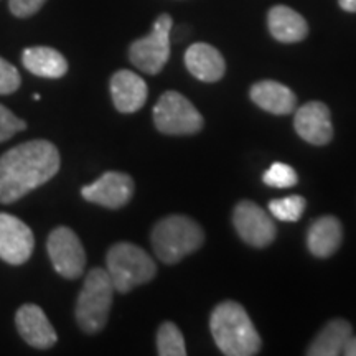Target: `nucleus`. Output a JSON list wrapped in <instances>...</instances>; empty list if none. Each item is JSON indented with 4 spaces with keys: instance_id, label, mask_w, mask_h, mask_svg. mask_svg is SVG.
<instances>
[{
    "instance_id": "obj_1",
    "label": "nucleus",
    "mask_w": 356,
    "mask_h": 356,
    "mask_svg": "<svg viewBox=\"0 0 356 356\" xmlns=\"http://www.w3.org/2000/svg\"><path fill=\"white\" fill-rule=\"evenodd\" d=\"M60 170V152L48 140H30L0 157V203H12L51 180Z\"/></svg>"
},
{
    "instance_id": "obj_2",
    "label": "nucleus",
    "mask_w": 356,
    "mask_h": 356,
    "mask_svg": "<svg viewBox=\"0 0 356 356\" xmlns=\"http://www.w3.org/2000/svg\"><path fill=\"white\" fill-rule=\"evenodd\" d=\"M211 335L222 355L252 356L261 350V337L243 305L221 302L211 312Z\"/></svg>"
},
{
    "instance_id": "obj_3",
    "label": "nucleus",
    "mask_w": 356,
    "mask_h": 356,
    "mask_svg": "<svg viewBox=\"0 0 356 356\" xmlns=\"http://www.w3.org/2000/svg\"><path fill=\"white\" fill-rule=\"evenodd\" d=\"M204 234L197 221L184 215H172L154 226L152 246L157 257L165 264H177L202 248Z\"/></svg>"
},
{
    "instance_id": "obj_4",
    "label": "nucleus",
    "mask_w": 356,
    "mask_h": 356,
    "mask_svg": "<svg viewBox=\"0 0 356 356\" xmlns=\"http://www.w3.org/2000/svg\"><path fill=\"white\" fill-rule=\"evenodd\" d=\"M113 296L114 286L108 270L101 267L89 270L76 302V322L83 332L92 335L104 328L113 305Z\"/></svg>"
},
{
    "instance_id": "obj_5",
    "label": "nucleus",
    "mask_w": 356,
    "mask_h": 356,
    "mask_svg": "<svg viewBox=\"0 0 356 356\" xmlns=\"http://www.w3.org/2000/svg\"><path fill=\"white\" fill-rule=\"evenodd\" d=\"M108 274L114 291L127 293L155 277L157 266L144 249L131 243H118L108 252Z\"/></svg>"
},
{
    "instance_id": "obj_6",
    "label": "nucleus",
    "mask_w": 356,
    "mask_h": 356,
    "mask_svg": "<svg viewBox=\"0 0 356 356\" xmlns=\"http://www.w3.org/2000/svg\"><path fill=\"white\" fill-rule=\"evenodd\" d=\"M155 127L167 136H191L202 131L203 118L184 95L167 91L154 108Z\"/></svg>"
},
{
    "instance_id": "obj_7",
    "label": "nucleus",
    "mask_w": 356,
    "mask_h": 356,
    "mask_svg": "<svg viewBox=\"0 0 356 356\" xmlns=\"http://www.w3.org/2000/svg\"><path fill=\"white\" fill-rule=\"evenodd\" d=\"M172 17L162 13L152 26V32L147 37L136 40L131 44L129 58L137 70L149 74H157L167 65L170 58V33Z\"/></svg>"
},
{
    "instance_id": "obj_8",
    "label": "nucleus",
    "mask_w": 356,
    "mask_h": 356,
    "mask_svg": "<svg viewBox=\"0 0 356 356\" xmlns=\"http://www.w3.org/2000/svg\"><path fill=\"white\" fill-rule=\"evenodd\" d=\"M48 256L55 270L65 279H78L86 266V252L73 229L60 226L48 236Z\"/></svg>"
},
{
    "instance_id": "obj_9",
    "label": "nucleus",
    "mask_w": 356,
    "mask_h": 356,
    "mask_svg": "<svg viewBox=\"0 0 356 356\" xmlns=\"http://www.w3.org/2000/svg\"><path fill=\"white\" fill-rule=\"evenodd\" d=\"M233 222L243 241L254 248H266L275 239L277 228L273 218L267 215L264 208L254 202H241L236 204Z\"/></svg>"
},
{
    "instance_id": "obj_10",
    "label": "nucleus",
    "mask_w": 356,
    "mask_h": 356,
    "mask_svg": "<svg viewBox=\"0 0 356 356\" xmlns=\"http://www.w3.org/2000/svg\"><path fill=\"white\" fill-rule=\"evenodd\" d=\"M33 248L32 229L17 216L0 213V259L20 266L30 259Z\"/></svg>"
},
{
    "instance_id": "obj_11",
    "label": "nucleus",
    "mask_w": 356,
    "mask_h": 356,
    "mask_svg": "<svg viewBox=\"0 0 356 356\" xmlns=\"http://www.w3.org/2000/svg\"><path fill=\"white\" fill-rule=\"evenodd\" d=\"M81 195L88 202L106 208H122L131 202L134 195V180L122 172H106L91 185L81 188Z\"/></svg>"
},
{
    "instance_id": "obj_12",
    "label": "nucleus",
    "mask_w": 356,
    "mask_h": 356,
    "mask_svg": "<svg viewBox=\"0 0 356 356\" xmlns=\"http://www.w3.org/2000/svg\"><path fill=\"white\" fill-rule=\"evenodd\" d=\"M293 127L302 139L314 145H325L333 137L330 109L320 101H310L297 109Z\"/></svg>"
},
{
    "instance_id": "obj_13",
    "label": "nucleus",
    "mask_w": 356,
    "mask_h": 356,
    "mask_svg": "<svg viewBox=\"0 0 356 356\" xmlns=\"http://www.w3.org/2000/svg\"><path fill=\"white\" fill-rule=\"evenodd\" d=\"M15 325L20 337L33 348L47 350L56 343L58 337L55 328L38 305H22L17 310Z\"/></svg>"
},
{
    "instance_id": "obj_14",
    "label": "nucleus",
    "mask_w": 356,
    "mask_h": 356,
    "mask_svg": "<svg viewBox=\"0 0 356 356\" xmlns=\"http://www.w3.org/2000/svg\"><path fill=\"white\" fill-rule=\"evenodd\" d=\"M111 96L119 113L132 114L144 108L149 88L137 73L121 70L111 78Z\"/></svg>"
},
{
    "instance_id": "obj_15",
    "label": "nucleus",
    "mask_w": 356,
    "mask_h": 356,
    "mask_svg": "<svg viewBox=\"0 0 356 356\" xmlns=\"http://www.w3.org/2000/svg\"><path fill=\"white\" fill-rule=\"evenodd\" d=\"M185 66L195 78L204 83H216L225 76V58L208 43H193L185 53Z\"/></svg>"
},
{
    "instance_id": "obj_16",
    "label": "nucleus",
    "mask_w": 356,
    "mask_h": 356,
    "mask_svg": "<svg viewBox=\"0 0 356 356\" xmlns=\"http://www.w3.org/2000/svg\"><path fill=\"white\" fill-rule=\"evenodd\" d=\"M267 25L273 37L280 43L302 42L309 35V25L299 12L287 6H275L267 15Z\"/></svg>"
},
{
    "instance_id": "obj_17",
    "label": "nucleus",
    "mask_w": 356,
    "mask_h": 356,
    "mask_svg": "<svg viewBox=\"0 0 356 356\" xmlns=\"http://www.w3.org/2000/svg\"><path fill=\"white\" fill-rule=\"evenodd\" d=\"M343 239V228L335 216H322L312 222L307 234V246L315 257H330L335 254Z\"/></svg>"
},
{
    "instance_id": "obj_18",
    "label": "nucleus",
    "mask_w": 356,
    "mask_h": 356,
    "mask_svg": "<svg viewBox=\"0 0 356 356\" xmlns=\"http://www.w3.org/2000/svg\"><path fill=\"white\" fill-rule=\"evenodd\" d=\"M251 99L261 109L270 114H291L297 104V97L286 84L277 81H259L251 88Z\"/></svg>"
},
{
    "instance_id": "obj_19",
    "label": "nucleus",
    "mask_w": 356,
    "mask_h": 356,
    "mask_svg": "<svg viewBox=\"0 0 356 356\" xmlns=\"http://www.w3.org/2000/svg\"><path fill=\"white\" fill-rule=\"evenodd\" d=\"M22 63L30 73L42 78H61L68 71V61L50 47H32L24 50Z\"/></svg>"
},
{
    "instance_id": "obj_20",
    "label": "nucleus",
    "mask_w": 356,
    "mask_h": 356,
    "mask_svg": "<svg viewBox=\"0 0 356 356\" xmlns=\"http://www.w3.org/2000/svg\"><path fill=\"white\" fill-rule=\"evenodd\" d=\"M351 337V325L343 318H337L328 322L323 330L315 337L312 345L307 350L310 356H338L343 355L346 341Z\"/></svg>"
},
{
    "instance_id": "obj_21",
    "label": "nucleus",
    "mask_w": 356,
    "mask_h": 356,
    "mask_svg": "<svg viewBox=\"0 0 356 356\" xmlns=\"http://www.w3.org/2000/svg\"><path fill=\"white\" fill-rule=\"evenodd\" d=\"M157 351L160 356H185L186 346L180 328L172 322H163L157 332Z\"/></svg>"
},
{
    "instance_id": "obj_22",
    "label": "nucleus",
    "mask_w": 356,
    "mask_h": 356,
    "mask_svg": "<svg viewBox=\"0 0 356 356\" xmlns=\"http://www.w3.org/2000/svg\"><path fill=\"white\" fill-rule=\"evenodd\" d=\"M307 202L300 195H292V197L273 200L269 203V211L274 218L280 221H299L304 215Z\"/></svg>"
},
{
    "instance_id": "obj_23",
    "label": "nucleus",
    "mask_w": 356,
    "mask_h": 356,
    "mask_svg": "<svg viewBox=\"0 0 356 356\" xmlns=\"http://www.w3.org/2000/svg\"><path fill=\"white\" fill-rule=\"evenodd\" d=\"M262 180H264L266 185L273 186V188H292V186L297 185L299 178H297V172L291 165L275 162L267 168Z\"/></svg>"
},
{
    "instance_id": "obj_24",
    "label": "nucleus",
    "mask_w": 356,
    "mask_h": 356,
    "mask_svg": "<svg viewBox=\"0 0 356 356\" xmlns=\"http://www.w3.org/2000/svg\"><path fill=\"white\" fill-rule=\"evenodd\" d=\"M25 127V121H22V119L17 118L10 109H7L6 106L0 104V142L8 140L12 136H15L17 132L24 131Z\"/></svg>"
},
{
    "instance_id": "obj_25",
    "label": "nucleus",
    "mask_w": 356,
    "mask_h": 356,
    "mask_svg": "<svg viewBox=\"0 0 356 356\" xmlns=\"http://www.w3.org/2000/svg\"><path fill=\"white\" fill-rule=\"evenodd\" d=\"M20 73L7 60L0 58V95H12L20 88Z\"/></svg>"
},
{
    "instance_id": "obj_26",
    "label": "nucleus",
    "mask_w": 356,
    "mask_h": 356,
    "mask_svg": "<svg viewBox=\"0 0 356 356\" xmlns=\"http://www.w3.org/2000/svg\"><path fill=\"white\" fill-rule=\"evenodd\" d=\"M47 0H8V8L19 19H26L37 13Z\"/></svg>"
},
{
    "instance_id": "obj_27",
    "label": "nucleus",
    "mask_w": 356,
    "mask_h": 356,
    "mask_svg": "<svg viewBox=\"0 0 356 356\" xmlns=\"http://www.w3.org/2000/svg\"><path fill=\"white\" fill-rule=\"evenodd\" d=\"M343 355L346 356H356V337L351 335L350 340L346 341L345 348H343Z\"/></svg>"
},
{
    "instance_id": "obj_28",
    "label": "nucleus",
    "mask_w": 356,
    "mask_h": 356,
    "mask_svg": "<svg viewBox=\"0 0 356 356\" xmlns=\"http://www.w3.org/2000/svg\"><path fill=\"white\" fill-rule=\"evenodd\" d=\"M338 3L346 12H356V0H338Z\"/></svg>"
},
{
    "instance_id": "obj_29",
    "label": "nucleus",
    "mask_w": 356,
    "mask_h": 356,
    "mask_svg": "<svg viewBox=\"0 0 356 356\" xmlns=\"http://www.w3.org/2000/svg\"><path fill=\"white\" fill-rule=\"evenodd\" d=\"M33 99L35 101H40V95H33Z\"/></svg>"
}]
</instances>
